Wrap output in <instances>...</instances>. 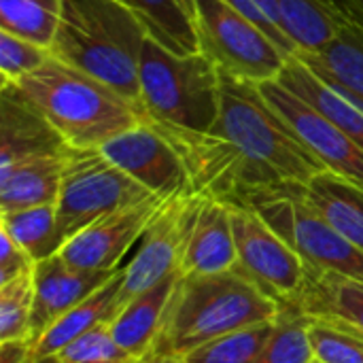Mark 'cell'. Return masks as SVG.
Masks as SVG:
<instances>
[{
    "label": "cell",
    "instance_id": "6da1fadb",
    "mask_svg": "<svg viewBox=\"0 0 363 363\" xmlns=\"http://www.w3.org/2000/svg\"><path fill=\"white\" fill-rule=\"evenodd\" d=\"M277 315L279 304L238 268L221 274H179L149 355L183 357L208 340L274 321Z\"/></svg>",
    "mask_w": 363,
    "mask_h": 363
},
{
    "label": "cell",
    "instance_id": "7a4b0ae2",
    "mask_svg": "<svg viewBox=\"0 0 363 363\" xmlns=\"http://www.w3.org/2000/svg\"><path fill=\"white\" fill-rule=\"evenodd\" d=\"M143 21L117 0H64L51 55L140 106Z\"/></svg>",
    "mask_w": 363,
    "mask_h": 363
},
{
    "label": "cell",
    "instance_id": "3957f363",
    "mask_svg": "<svg viewBox=\"0 0 363 363\" xmlns=\"http://www.w3.org/2000/svg\"><path fill=\"white\" fill-rule=\"evenodd\" d=\"M11 87L74 149H98L147 119L119 91L53 55Z\"/></svg>",
    "mask_w": 363,
    "mask_h": 363
},
{
    "label": "cell",
    "instance_id": "277c9868",
    "mask_svg": "<svg viewBox=\"0 0 363 363\" xmlns=\"http://www.w3.org/2000/svg\"><path fill=\"white\" fill-rule=\"evenodd\" d=\"M228 138L266 183L268 191L304 185L325 170L302 145L259 85L221 72V108L211 130Z\"/></svg>",
    "mask_w": 363,
    "mask_h": 363
},
{
    "label": "cell",
    "instance_id": "5b68a950",
    "mask_svg": "<svg viewBox=\"0 0 363 363\" xmlns=\"http://www.w3.org/2000/svg\"><path fill=\"white\" fill-rule=\"evenodd\" d=\"M140 108L170 128L211 132L221 108V72L202 53H174L147 36L140 57Z\"/></svg>",
    "mask_w": 363,
    "mask_h": 363
},
{
    "label": "cell",
    "instance_id": "8992f818",
    "mask_svg": "<svg viewBox=\"0 0 363 363\" xmlns=\"http://www.w3.org/2000/svg\"><path fill=\"white\" fill-rule=\"evenodd\" d=\"M194 26L200 51L219 72L240 81L255 85L277 81L294 57L262 26L225 0H196Z\"/></svg>",
    "mask_w": 363,
    "mask_h": 363
},
{
    "label": "cell",
    "instance_id": "52a82bcc",
    "mask_svg": "<svg viewBox=\"0 0 363 363\" xmlns=\"http://www.w3.org/2000/svg\"><path fill=\"white\" fill-rule=\"evenodd\" d=\"M251 206L300 253L308 270L334 272L363 283V251L304 200L302 185L268 191Z\"/></svg>",
    "mask_w": 363,
    "mask_h": 363
},
{
    "label": "cell",
    "instance_id": "ba28073f",
    "mask_svg": "<svg viewBox=\"0 0 363 363\" xmlns=\"http://www.w3.org/2000/svg\"><path fill=\"white\" fill-rule=\"evenodd\" d=\"M149 189L117 168L100 149L70 147L57 208V225L64 242L100 217L151 198Z\"/></svg>",
    "mask_w": 363,
    "mask_h": 363
},
{
    "label": "cell",
    "instance_id": "9c48e42d",
    "mask_svg": "<svg viewBox=\"0 0 363 363\" xmlns=\"http://www.w3.org/2000/svg\"><path fill=\"white\" fill-rule=\"evenodd\" d=\"M236 240V268L277 304H298L306 264L300 253L253 208L230 204Z\"/></svg>",
    "mask_w": 363,
    "mask_h": 363
},
{
    "label": "cell",
    "instance_id": "30bf717a",
    "mask_svg": "<svg viewBox=\"0 0 363 363\" xmlns=\"http://www.w3.org/2000/svg\"><path fill=\"white\" fill-rule=\"evenodd\" d=\"M200 198V194L187 191L164 202L162 211L143 234L136 255L130 259L128 266H123L119 308L147 289L181 272L183 253L198 213Z\"/></svg>",
    "mask_w": 363,
    "mask_h": 363
},
{
    "label": "cell",
    "instance_id": "8fae6325",
    "mask_svg": "<svg viewBox=\"0 0 363 363\" xmlns=\"http://www.w3.org/2000/svg\"><path fill=\"white\" fill-rule=\"evenodd\" d=\"M98 149L155 196L172 198L191 191L189 172L179 149L149 117Z\"/></svg>",
    "mask_w": 363,
    "mask_h": 363
},
{
    "label": "cell",
    "instance_id": "7c38bea8",
    "mask_svg": "<svg viewBox=\"0 0 363 363\" xmlns=\"http://www.w3.org/2000/svg\"><path fill=\"white\" fill-rule=\"evenodd\" d=\"M259 89L325 170L363 185V149L357 143L279 79L259 85Z\"/></svg>",
    "mask_w": 363,
    "mask_h": 363
},
{
    "label": "cell",
    "instance_id": "4fadbf2b",
    "mask_svg": "<svg viewBox=\"0 0 363 363\" xmlns=\"http://www.w3.org/2000/svg\"><path fill=\"white\" fill-rule=\"evenodd\" d=\"M168 198L151 196L132 206L119 208L83 228L68 238L60 249V257L79 270L115 272L121 266L125 253L140 242L147 228L153 223Z\"/></svg>",
    "mask_w": 363,
    "mask_h": 363
},
{
    "label": "cell",
    "instance_id": "5bb4252c",
    "mask_svg": "<svg viewBox=\"0 0 363 363\" xmlns=\"http://www.w3.org/2000/svg\"><path fill=\"white\" fill-rule=\"evenodd\" d=\"M115 272L79 270L68 266L60 255L36 262L30 342L38 340L53 321H57L64 313H68L72 306L102 287Z\"/></svg>",
    "mask_w": 363,
    "mask_h": 363
},
{
    "label": "cell",
    "instance_id": "9a60e30c",
    "mask_svg": "<svg viewBox=\"0 0 363 363\" xmlns=\"http://www.w3.org/2000/svg\"><path fill=\"white\" fill-rule=\"evenodd\" d=\"M68 143L11 85H0V174L38 155L66 151Z\"/></svg>",
    "mask_w": 363,
    "mask_h": 363
},
{
    "label": "cell",
    "instance_id": "2e32d148",
    "mask_svg": "<svg viewBox=\"0 0 363 363\" xmlns=\"http://www.w3.org/2000/svg\"><path fill=\"white\" fill-rule=\"evenodd\" d=\"M236 262L230 204L202 196L179 274H221L234 270Z\"/></svg>",
    "mask_w": 363,
    "mask_h": 363
},
{
    "label": "cell",
    "instance_id": "e0dca14e",
    "mask_svg": "<svg viewBox=\"0 0 363 363\" xmlns=\"http://www.w3.org/2000/svg\"><path fill=\"white\" fill-rule=\"evenodd\" d=\"M279 81L291 91H296L300 98L311 102L315 108H319L325 117H330L353 143H357L363 149V106L357 100H353L325 77L317 74L298 55L289 60Z\"/></svg>",
    "mask_w": 363,
    "mask_h": 363
},
{
    "label": "cell",
    "instance_id": "ac0fdd59",
    "mask_svg": "<svg viewBox=\"0 0 363 363\" xmlns=\"http://www.w3.org/2000/svg\"><path fill=\"white\" fill-rule=\"evenodd\" d=\"M68 151L38 155L0 174V213L55 204L62 189Z\"/></svg>",
    "mask_w": 363,
    "mask_h": 363
},
{
    "label": "cell",
    "instance_id": "d6986e66",
    "mask_svg": "<svg viewBox=\"0 0 363 363\" xmlns=\"http://www.w3.org/2000/svg\"><path fill=\"white\" fill-rule=\"evenodd\" d=\"M123 281V268H119L102 287L64 313L57 321H53L47 332L32 342V357H49L57 355L68 342L89 332L100 323H108L119 313V291Z\"/></svg>",
    "mask_w": 363,
    "mask_h": 363
},
{
    "label": "cell",
    "instance_id": "ffe728a7",
    "mask_svg": "<svg viewBox=\"0 0 363 363\" xmlns=\"http://www.w3.org/2000/svg\"><path fill=\"white\" fill-rule=\"evenodd\" d=\"M302 196L336 232L363 251V185L321 170L302 185Z\"/></svg>",
    "mask_w": 363,
    "mask_h": 363
},
{
    "label": "cell",
    "instance_id": "44dd1931",
    "mask_svg": "<svg viewBox=\"0 0 363 363\" xmlns=\"http://www.w3.org/2000/svg\"><path fill=\"white\" fill-rule=\"evenodd\" d=\"M298 306L311 319L330 321L363 332L362 281L306 268V283Z\"/></svg>",
    "mask_w": 363,
    "mask_h": 363
},
{
    "label": "cell",
    "instance_id": "7402d4cb",
    "mask_svg": "<svg viewBox=\"0 0 363 363\" xmlns=\"http://www.w3.org/2000/svg\"><path fill=\"white\" fill-rule=\"evenodd\" d=\"M177 277L179 274L136 296L134 300L123 304L119 313L108 321V330L113 338L132 357H145L151 353L155 338L162 330Z\"/></svg>",
    "mask_w": 363,
    "mask_h": 363
},
{
    "label": "cell",
    "instance_id": "603a6c76",
    "mask_svg": "<svg viewBox=\"0 0 363 363\" xmlns=\"http://www.w3.org/2000/svg\"><path fill=\"white\" fill-rule=\"evenodd\" d=\"M283 34L298 53H311L332 43L349 19L330 0H277ZM296 53V55H298Z\"/></svg>",
    "mask_w": 363,
    "mask_h": 363
},
{
    "label": "cell",
    "instance_id": "cb8c5ba5",
    "mask_svg": "<svg viewBox=\"0 0 363 363\" xmlns=\"http://www.w3.org/2000/svg\"><path fill=\"white\" fill-rule=\"evenodd\" d=\"M298 57L363 106V30L359 26L349 21L332 43L311 53H298Z\"/></svg>",
    "mask_w": 363,
    "mask_h": 363
},
{
    "label": "cell",
    "instance_id": "d4e9b609",
    "mask_svg": "<svg viewBox=\"0 0 363 363\" xmlns=\"http://www.w3.org/2000/svg\"><path fill=\"white\" fill-rule=\"evenodd\" d=\"M128 6L147 28V34L174 53L200 51L191 15L181 0H117Z\"/></svg>",
    "mask_w": 363,
    "mask_h": 363
},
{
    "label": "cell",
    "instance_id": "484cf974",
    "mask_svg": "<svg viewBox=\"0 0 363 363\" xmlns=\"http://www.w3.org/2000/svg\"><path fill=\"white\" fill-rule=\"evenodd\" d=\"M0 230L6 232L34 264L57 255L64 247L55 204L0 213Z\"/></svg>",
    "mask_w": 363,
    "mask_h": 363
},
{
    "label": "cell",
    "instance_id": "4316f807",
    "mask_svg": "<svg viewBox=\"0 0 363 363\" xmlns=\"http://www.w3.org/2000/svg\"><path fill=\"white\" fill-rule=\"evenodd\" d=\"M64 0H0V30L51 51Z\"/></svg>",
    "mask_w": 363,
    "mask_h": 363
},
{
    "label": "cell",
    "instance_id": "83f0119b",
    "mask_svg": "<svg viewBox=\"0 0 363 363\" xmlns=\"http://www.w3.org/2000/svg\"><path fill=\"white\" fill-rule=\"evenodd\" d=\"M311 317L298 304H279L274 328L253 363H313Z\"/></svg>",
    "mask_w": 363,
    "mask_h": 363
},
{
    "label": "cell",
    "instance_id": "f1b7e54d",
    "mask_svg": "<svg viewBox=\"0 0 363 363\" xmlns=\"http://www.w3.org/2000/svg\"><path fill=\"white\" fill-rule=\"evenodd\" d=\"M274 321L257 323L251 328H242L230 334H223L215 340H208L187 355H183L185 363H253L266 340L270 338Z\"/></svg>",
    "mask_w": 363,
    "mask_h": 363
},
{
    "label": "cell",
    "instance_id": "f546056e",
    "mask_svg": "<svg viewBox=\"0 0 363 363\" xmlns=\"http://www.w3.org/2000/svg\"><path fill=\"white\" fill-rule=\"evenodd\" d=\"M34 311V268L0 285V342L30 340Z\"/></svg>",
    "mask_w": 363,
    "mask_h": 363
},
{
    "label": "cell",
    "instance_id": "4dcf8cb0",
    "mask_svg": "<svg viewBox=\"0 0 363 363\" xmlns=\"http://www.w3.org/2000/svg\"><path fill=\"white\" fill-rule=\"evenodd\" d=\"M308 334L315 359L323 363H363V332L311 319Z\"/></svg>",
    "mask_w": 363,
    "mask_h": 363
},
{
    "label": "cell",
    "instance_id": "1f68e13d",
    "mask_svg": "<svg viewBox=\"0 0 363 363\" xmlns=\"http://www.w3.org/2000/svg\"><path fill=\"white\" fill-rule=\"evenodd\" d=\"M57 359L62 363H132L140 357L125 353L113 338L108 323H100L68 342L57 353Z\"/></svg>",
    "mask_w": 363,
    "mask_h": 363
},
{
    "label": "cell",
    "instance_id": "d6a6232c",
    "mask_svg": "<svg viewBox=\"0 0 363 363\" xmlns=\"http://www.w3.org/2000/svg\"><path fill=\"white\" fill-rule=\"evenodd\" d=\"M49 57V49H43L30 40L0 30V85L17 83L26 74L40 68Z\"/></svg>",
    "mask_w": 363,
    "mask_h": 363
},
{
    "label": "cell",
    "instance_id": "836d02e7",
    "mask_svg": "<svg viewBox=\"0 0 363 363\" xmlns=\"http://www.w3.org/2000/svg\"><path fill=\"white\" fill-rule=\"evenodd\" d=\"M34 268L30 255L6 234L0 230V285L9 283Z\"/></svg>",
    "mask_w": 363,
    "mask_h": 363
},
{
    "label": "cell",
    "instance_id": "e575fe53",
    "mask_svg": "<svg viewBox=\"0 0 363 363\" xmlns=\"http://www.w3.org/2000/svg\"><path fill=\"white\" fill-rule=\"evenodd\" d=\"M32 342L30 340H4L0 342V363H30Z\"/></svg>",
    "mask_w": 363,
    "mask_h": 363
},
{
    "label": "cell",
    "instance_id": "d590c367",
    "mask_svg": "<svg viewBox=\"0 0 363 363\" xmlns=\"http://www.w3.org/2000/svg\"><path fill=\"white\" fill-rule=\"evenodd\" d=\"M342 15L363 30V0H334Z\"/></svg>",
    "mask_w": 363,
    "mask_h": 363
},
{
    "label": "cell",
    "instance_id": "8d00e7d4",
    "mask_svg": "<svg viewBox=\"0 0 363 363\" xmlns=\"http://www.w3.org/2000/svg\"><path fill=\"white\" fill-rule=\"evenodd\" d=\"M279 28H281V23H279V4H277V0H253ZM283 32V30H281Z\"/></svg>",
    "mask_w": 363,
    "mask_h": 363
},
{
    "label": "cell",
    "instance_id": "74e56055",
    "mask_svg": "<svg viewBox=\"0 0 363 363\" xmlns=\"http://www.w3.org/2000/svg\"><path fill=\"white\" fill-rule=\"evenodd\" d=\"M136 363H185L183 357H172V355H145Z\"/></svg>",
    "mask_w": 363,
    "mask_h": 363
},
{
    "label": "cell",
    "instance_id": "f35d334b",
    "mask_svg": "<svg viewBox=\"0 0 363 363\" xmlns=\"http://www.w3.org/2000/svg\"><path fill=\"white\" fill-rule=\"evenodd\" d=\"M30 363H62L57 359V355H49V357H32Z\"/></svg>",
    "mask_w": 363,
    "mask_h": 363
},
{
    "label": "cell",
    "instance_id": "ab89813d",
    "mask_svg": "<svg viewBox=\"0 0 363 363\" xmlns=\"http://www.w3.org/2000/svg\"><path fill=\"white\" fill-rule=\"evenodd\" d=\"M194 2H196V0H181V4L187 9V13L191 15V19H194Z\"/></svg>",
    "mask_w": 363,
    "mask_h": 363
},
{
    "label": "cell",
    "instance_id": "60d3db41",
    "mask_svg": "<svg viewBox=\"0 0 363 363\" xmlns=\"http://www.w3.org/2000/svg\"><path fill=\"white\" fill-rule=\"evenodd\" d=\"M313 363H323V362H319V359H315V362H313Z\"/></svg>",
    "mask_w": 363,
    "mask_h": 363
},
{
    "label": "cell",
    "instance_id": "b9f144b4",
    "mask_svg": "<svg viewBox=\"0 0 363 363\" xmlns=\"http://www.w3.org/2000/svg\"><path fill=\"white\" fill-rule=\"evenodd\" d=\"M136 362H138V359H134V362H132V363H136Z\"/></svg>",
    "mask_w": 363,
    "mask_h": 363
},
{
    "label": "cell",
    "instance_id": "7bdbcfd3",
    "mask_svg": "<svg viewBox=\"0 0 363 363\" xmlns=\"http://www.w3.org/2000/svg\"><path fill=\"white\" fill-rule=\"evenodd\" d=\"M330 2H334V0H330ZM334 4H336V2H334Z\"/></svg>",
    "mask_w": 363,
    "mask_h": 363
}]
</instances>
